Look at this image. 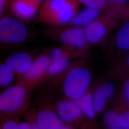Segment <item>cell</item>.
Instances as JSON below:
<instances>
[{
    "mask_svg": "<svg viewBox=\"0 0 129 129\" xmlns=\"http://www.w3.org/2000/svg\"><path fill=\"white\" fill-rule=\"evenodd\" d=\"M113 1H117V2H124L126 0H113Z\"/></svg>",
    "mask_w": 129,
    "mask_h": 129,
    "instance_id": "cell-26",
    "label": "cell"
},
{
    "mask_svg": "<svg viewBox=\"0 0 129 129\" xmlns=\"http://www.w3.org/2000/svg\"><path fill=\"white\" fill-rule=\"evenodd\" d=\"M111 129H129V110L122 113L116 112Z\"/></svg>",
    "mask_w": 129,
    "mask_h": 129,
    "instance_id": "cell-17",
    "label": "cell"
},
{
    "mask_svg": "<svg viewBox=\"0 0 129 129\" xmlns=\"http://www.w3.org/2000/svg\"><path fill=\"white\" fill-rule=\"evenodd\" d=\"M77 9L75 0H46L39 11L38 18L46 23L60 25L71 21Z\"/></svg>",
    "mask_w": 129,
    "mask_h": 129,
    "instance_id": "cell-1",
    "label": "cell"
},
{
    "mask_svg": "<svg viewBox=\"0 0 129 129\" xmlns=\"http://www.w3.org/2000/svg\"><path fill=\"white\" fill-rule=\"evenodd\" d=\"M32 58L27 53L20 52L10 55L5 63L12 69L15 74L22 76L30 67Z\"/></svg>",
    "mask_w": 129,
    "mask_h": 129,
    "instance_id": "cell-8",
    "label": "cell"
},
{
    "mask_svg": "<svg viewBox=\"0 0 129 129\" xmlns=\"http://www.w3.org/2000/svg\"><path fill=\"white\" fill-rule=\"evenodd\" d=\"M18 123L14 120H5L1 126V128L4 129H17Z\"/></svg>",
    "mask_w": 129,
    "mask_h": 129,
    "instance_id": "cell-20",
    "label": "cell"
},
{
    "mask_svg": "<svg viewBox=\"0 0 129 129\" xmlns=\"http://www.w3.org/2000/svg\"><path fill=\"white\" fill-rule=\"evenodd\" d=\"M69 63L64 51L60 48H55L51 52L50 62L46 75L52 77L59 74L67 68Z\"/></svg>",
    "mask_w": 129,
    "mask_h": 129,
    "instance_id": "cell-10",
    "label": "cell"
},
{
    "mask_svg": "<svg viewBox=\"0 0 129 129\" xmlns=\"http://www.w3.org/2000/svg\"><path fill=\"white\" fill-rule=\"evenodd\" d=\"M116 43L123 50H129V22L123 24L116 35Z\"/></svg>",
    "mask_w": 129,
    "mask_h": 129,
    "instance_id": "cell-16",
    "label": "cell"
},
{
    "mask_svg": "<svg viewBox=\"0 0 129 129\" xmlns=\"http://www.w3.org/2000/svg\"><path fill=\"white\" fill-rule=\"evenodd\" d=\"M38 5L32 0H13L11 7L14 14L18 17L29 20L36 14Z\"/></svg>",
    "mask_w": 129,
    "mask_h": 129,
    "instance_id": "cell-11",
    "label": "cell"
},
{
    "mask_svg": "<svg viewBox=\"0 0 129 129\" xmlns=\"http://www.w3.org/2000/svg\"><path fill=\"white\" fill-rule=\"evenodd\" d=\"M35 122L38 129H68L69 127L68 125L64 123V121L55 112L47 108L42 109L38 111Z\"/></svg>",
    "mask_w": 129,
    "mask_h": 129,
    "instance_id": "cell-6",
    "label": "cell"
},
{
    "mask_svg": "<svg viewBox=\"0 0 129 129\" xmlns=\"http://www.w3.org/2000/svg\"><path fill=\"white\" fill-rule=\"evenodd\" d=\"M75 102L78 104L82 113L91 119L95 117L96 112L94 109L92 94L86 93Z\"/></svg>",
    "mask_w": 129,
    "mask_h": 129,
    "instance_id": "cell-15",
    "label": "cell"
},
{
    "mask_svg": "<svg viewBox=\"0 0 129 129\" xmlns=\"http://www.w3.org/2000/svg\"><path fill=\"white\" fill-rule=\"evenodd\" d=\"M29 88L22 83L10 86L0 94V112L11 114L21 110L26 104Z\"/></svg>",
    "mask_w": 129,
    "mask_h": 129,
    "instance_id": "cell-3",
    "label": "cell"
},
{
    "mask_svg": "<svg viewBox=\"0 0 129 129\" xmlns=\"http://www.w3.org/2000/svg\"><path fill=\"white\" fill-rule=\"evenodd\" d=\"M127 64H128V66L129 67V54L128 55V57H127Z\"/></svg>",
    "mask_w": 129,
    "mask_h": 129,
    "instance_id": "cell-25",
    "label": "cell"
},
{
    "mask_svg": "<svg viewBox=\"0 0 129 129\" xmlns=\"http://www.w3.org/2000/svg\"><path fill=\"white\" fill-rule=\"evenodd\" d=\"M124 94L125 97L129 103V78L125 82L124 86Z\"/></svg>",
    "mask_w": 129,
    "mask_h": 129,
    "instance_id": "cell-21",
    "label": "cell"
},
{
    "mask_svg": "<svg viewBox=\"0 0 129 129\" xmlns=\"http://www.w3.org/2000/svg\"><path fill=\"white\" fill-rule=\"evenodd\" d=\"M98 10L87 7L72 19V23L79 27L86 26L91 23L99 15Z\"/></svg>",
    "mask_w": 129,
    "mask_h": 129,
    "instance_id": "cell-14",
    "label": "cell"
},
{
    "mask_svg": "<svg viewBox=\"0 0 129 129\" xmlns=\"http://www.w3.org/2000/svg\"><path fill=\"white\" fill-rule=\"evenodd\" d=\"M84 31L87 41L93 44L101 41L106 34V27L104 24L95 20L87 25Z\"/></svg>",
    "mask_w": 129,
    "mask_h": 129,
    "instance_id": "cell-13",
    "label": "cell"
},
{
    "mask_svg": "<svg viewBox=\"0 0 129 129\" xmlns=\"http://www.w3.org/2000/svg\"><path fill=\"white\" fill-rule=\"evenodd\" d=\"M0 129H1V126H0Z\"/></svg>",
    "mask_w": 129,
    "mask_h": 129,
    "instance_id": "cell-27",
    "label": "cell"
},
{
    "mask_svg": "<svg viewBox=\"0 0 129 129\" xmlns=\"http://www.w3.org/2000/svg\"><path fill=\"white\" fill-rule=\"evenodd\" d=\"M14 73L6 63L0 64V87H5L13 81Z\"/></svg>",
    "mask_w": 129,
    "mask_h": 129,
    "instance_id": "cell-18",
    "label": "cell"
},
{
    "mask_svg": "<svg viewBox=\"0 0 129 129\" xmlns=\"http://www.w3.org/2000/svg\"><path fill=\"white\" fill-rule=\"evenodd\" d=\"M91 78L90 71L85 68L78 67L70 69L63 83L64 95L72 100H77L87 93Z\"/></svg>",
    "mask_w": 129,
    "mask_h": 129,
    "instance_id": "cell-2",
    "label": "cell"
},
{
    "mask_svg": "<svg viewBox=\"0 0 129 129\" xmlns=\"http://www.w3.org/2000/svg\"><path fill=\"white\" fill-rule=\"evenodd\" d=\"M31 129V123L29 122H21L18 123L17 129Z\"/></svg>",
    "mask_w": 129,
    "mask_h": 129,
    "instance_id": "cell-22",
    "label": "cell"
},
{
    "mask_svg": "<svg viewBox=\"0 0 129 129\" xmlns=\"http://www.w3.org/2000/svg\"><path fill=\"white\" fill-rule=\"evenodd\" d=\"M115 91L113 84L105 83L97 88L93 96V101L96 112L103 110L107 101L113 96Z\"/></svg>",
    "mask_w": 129,
    "mask_h": 129,
    "instance_id": "cell-12",
    "label": "cell"
},
{
    "mask_svg": "<svg viewBox=\"0 0 129 129\" xmlns=\"http://www.w3.org/2000/svg\"><path fill=\"white\" fill-rule=\"evenodd\" d=\"M28 30L25 25L17 19L12 17H0V43L16 45L27 38Z\"/></svg>",
    "mask_w": 129,
    "mask_h": 129,
    "instance_id": "cell-4",
    "label": "cell"
},
{
    "mask_svg": "<svg viewBox=\"0 0 129 129\" xmlns=\"http://www.w3.org/2000/svg\"><path fill=\"white\" fill-rule=\"evenodd\" d=\"M57 115L67 124H71L78 120L82 112L76 102L72 101H62L56 106Z\"/></svg>",
    "mask_w": 129,
    "mask_h": 129,
    "instance_id": "cell-7",
    "label": "cell"
},
{
    "mask_svg": "<svg viewBox=\"0 0 129 129\" xmlns=\"http://www.w3.org/2000/svg\"><path fill=\"white\" fill-rule=\"evenodd\" d=\"M8 0H0V17L4 12L6 4H7Z\"/></svg>",
    "mask_w": 129,
    "mask_h": 129,
    "instance_id": "cell-23",
    "label": "cell"
},
{
    "mask_svg": "<svg viewBox=\"0 0 129 129\" xmlns=\"http://www.w3.org/2000/svg\"><path fill=\"white\" fill-rule=\"evenodd\" d=\"M78 1L88 7L97 10L103 7L106 3L105 0H78Z\"/></svg>",
    "mask_w": 129,
    "mask_h": 129,
    "instance_id": "cell-19",
    "label": "cell"
},
{
    "mask_svg": "<svg viewBox=\"0 0 129 129\" xmlns=\"http://www.w3.org/2000/svg\"><path fill=\"white\" fill-rule=\"evenodd\" d=\"M50 62V58L43 55L37 57L27 71L21 76V83L29 88L42 81L45 76Z\"/></svg>",
    "mask_w": 129,
    "mask_h": 129,
    "instance_id": "cell-5",
    "label": "cell"
},
{
    "mask_svg": "<svg viewBox=\"0 0 129 129\" xmlns=\"http://www.w3.org/2000/svg\"><path fill=\"white\" fill-rule=\"evenodd\" d=\"M60 40L67 46L81 48L86 46L87 40L84 31L81 28H69L61 34Z\"/></svg>",
    "mask_w": 129,
    "mask_h": 129,
    "instance_id": "cell-9",
    "label": "cell"
},
{
    "mask_svg": "<svg viewBox=\"0 0 129 129\" xmlns=\"http://www.w3.org/2000/svg\"><path fill=\"white\" fill-rule=\"evenodd\" d=\"M32 1L35 2H36V3H37V4H39H39L42 1V0H32Z\"/></svg>",
    "mask_w": 129,
    "mask_h": 129,
    "instance_id": "cell-24",
    "label": "cell"
}]
</instances>
